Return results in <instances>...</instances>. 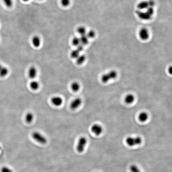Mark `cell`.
I'll use <instances>...</instances> for the list:
<instances>
[{
  "label": "cell",
  "mask_w": 172,
  "mask_h": 172,
  "mask_svg": "<svg viewBox=\"0 0 172 172\" xmlns=\"http://www.w3.org/2000/svg\"><path fill=\"white\" fill-rule=\"evenodd\" d=\"M117 74L116 71L112 70L106 74H104L101 76V81L104 83H106L110 81L115 79L117 77Z\"/></svg>",
  "instance_id": "cell-1"
},
{
  "label": "cell",
  "mask_w": 172,
  "mask_h": 172,
  "mask_svg": "<svg viewBox=\"0 0 172 172\" xmlns=\"http://www.w3.org/2000/svg\"><path fill=\"white\" fill-rule=\"evenodd\" d=\"M142 139L140 137H128L126 138V142L128 145L132 147L140 145L142 142Z\"/></svg>",
  "instance_id": "cell-2"
},
{
  "label": "cell",
  "mask_w": 172,
  "mask_h": 172,
  "mask_svg": "<svg viewBox=\"0 0 172 172\" xmlns=\"http://www.w3.org/2000/svg\"><path fill=\"white\" fill-rule=\"evenodd\" d=\"M32 137L34 140L41 144H45L47 142V140L45 137L38 132H33L32 134Z\"/></svg>",
  "instance_id": "cell-3"
},
{
  "label": "cell",
  "mask_w": 172,
  "mask_h": 172,
  "mask_svg": "<svg viewBox=\"0 0 172 172\" xmlns=\"http://www.w3.org/2000/svg\"><path fill=\"white\" fill-rule=\"evenodd\" d=\"M87 140L85 138L82 137L79 139L77 145L76 147L77 151L79 153H82L84 151L85 146L87 144Z\"/></svg>",
  "instance_id": "cell-4"
},
{
  "label": "cell",
  "mask_w": 172,
  "mask_h": 172,
  "mask_svg": "<svg viewBox=\"0 0 172 172\" xmlns=\"http://www.w3.org/2000/svg\"><path fill=\"white\" fill-rule=\"evenodd\" d=\"M139 36L141 39L143 40H146L148 39L149 37V33L146 28H143L139 32Z\"/></svg>",
  "instance_id": "cell-5"
},
{
  "label": "cell",
  "mask_w": 172,
  "mask_h": 172,
  "mask_svg": "<svg viewBox=\"0 0 172 172\" xmlns=\"http://www.w3.org/2000/svg\"><path fill=\"white\" fill-rule=\"evenodd\" d=\"M91 130L95 135L99 136L103 131V127L98 124H94L91 127Z\"/></svg>",
  "instance_id": "cell-6"
},
{
  "label": "cell",
  "mask_w": 172,
  "mask_h": 172,
  "mask_svg": "<svg viewBox=\"0 0 172 172\" xmlns=\"http://www.w3.org/2000/svg\"><path fill=\"white\" fill-rule=\"evenodd\" d=\"M82 102L81 98H77L72 101L70 104V108L71 109L75 110L80 106L82 104Z\"/></svg>",
  "instance_id": "cell-7"
},
{
  "label": "cell",
  "mask_w": 172,
  "mask_h": 172,
  "mask_svg": "<svg viewBox=\"0 0 172 172\" xmlns=\"http://www.w3.org/2000/svg\"><path fill=\"white\" fill-rule=\"evenodd\" d=\"M51 101L54 105L57 107L61 106L63 102L62 98L59 97H54L51 98Z\"/></svg>",
  "instance_id": "cell-8"
},
{
  "label": "cell",
  "mask_w": 172,
  "mask_h": 172,
  "mask_svg": "<svg viewBox=\"0 0 172 172\" xmlns=\"http://www.w3.org/2000/svg\"><path fill=\"white\" fill-rule=\"evenodd\" d=\"M37 74V70L35 67H31L28 71V76L30 78L33 79L36 77Z\"/></svg>",
  "instance_id": "cell-9"
},
{
  "label": "cell",
  "mask_w": 172,
  "mask_h": 172,
  "mask_svg": "<svg viewBox=\"0 0 172 172\" xmlns=\"http://www.w3.org/2000/svg\"><path fill=\"white\" fill-rule=\"evenodd\" d=\"M32 44L35 47H39L41 45V41L40 37L38 36H35L32 37Z\"/></svg>",
  "instance_id": "cell-10"
},
{
  "label": "cell",
  "mask_w": 172,
  "mask_h": 172,
  "mask_svg": "<svg viewBox=\"0 0 172 172\" xmlns=\"http://www.w3.org/2000/svg\"><path fill=\"white\" fill-rule=\"evenodd\" d=\"M135 98L132 94H129L127 95L125 97L124 101L126 104H130L133 103L135 101Z\"/></svg>",
  "instance_id": "cell-11"
},
{
  "label": "cell",
  "mask_w": 172,
  "mask_h": 172,
  "mask_svg": "<svg viewBox=\"0 0 172 172\" xmlns=\"http://www.w3.org/2000/svg\"><path fill=\"white\" fill-rule=\"evenodd\" d=\"M138 9H139V10H142L143 9H148L149 8V4L148 1H142L139 3L137 6Z\"/></svg>",
  "instance_id": "cell-12"
},
{
  "label": "cell",
  "mask_w": 172,
  "mask_h": 172,
  "mask_svg": "<svg viewBox=\"0 0 172 172\" xmlns=\"http://www.w3.org/2000/svg\"><path fill=\"white\" fill-rule=\"evenodd\" d=\"M149 115L145 112H142L140 113L138 116V119L141 122H145L148 119Z\"/></svg>",
  "instance_id": "cell-13"
},
{
  "label": "cell",
  "mask_w": 172,
  "mask_h": 172,
  "mask_svg": "<svg viewBox=\"0 0 172 172\" xmlns=\"http://www.w3.org/2000/svg\"><path fill=\"white\" fill-rule=\"evenodd\" d=\"M86 59V58L85 56V55H80V56L76 59V63L78 65H82L85 62Z\"/></svg>",
  "instance_id": "cell-14"
},
{
  "label": "cell",
  "mask_w": 172,
  "mask_h": 172,
  "mask_svg": "<svg viewBox=\"0 0 172 172\" xmlns=\"http://www.w3.org/2000/svg\"><path fill=\"white\" fill-rule=\"evenodd\" d=\"M79 38L80 39L81 44L83 46L87 44L88 43L89 38L87 36L86 34L81 36V37Z\"/></svg>",
  "instance_id": "cell-15"
},
{
  "label": "cell",
  "mask_w": 172,
  "mask_h": 172,
  "mask_svg": "<svg viewBox=\"0 0 172 172\" xmlns=\"http://www.w3.org/2000/svg\"><path fill=\"white\" fill-rule=\"evenodd\" d=\"M34 119V115L31 112H28L26 114L25 116V120L27 123H31Z\"/></svg>",
  "instance_id": "cell-16"
},
{
  "label": "cell",
  "mask_w": 172,
  "mask_h": 172,
  "mask_svg": "<svg viewBox=\"0 0 172 172\" xmlns=\"http://www.w3.org/2000/svg\"><path fill=\"white\" fill-rule=\"evenodd\" d=\"M8 69L6 67H3L0 69V76L5 77L8 75Z\"/></svg>",
  "instance_id": "cell-17"
},
{
  "label": "cell",
  "mask_w": 172,
  "mask_h": 172,
  "mask_svg": "<svg viewBox=\"0 0 172 172\" xmlns=\"http://www.w3.org/2000/svg\"><path fill=\"white\" fill-rule=\"evenodd\" d=\"M39 87V83L36 81H33L30 83V87L33 90H37Z\"/></svg>",
  "instance_id": "cell-18"
},
{
  "label": "cell",
  "mask_w": 172,
  "mask_h": 172,
  "mask_svg": "<svg viewBox=\"0 0 172 172\" xmlns=\"http://www.w3.org/2000/svg\"><path fill=\"white\" fill-rule=\"evenodd\" d=\"M71 88L74 92H77L80 88V85L77 82H74L71 84Z\"/></svg>",
  "instance_id": "cell-19"
},
{
  "label": "cell",
  "mask_w": 172,
  "mask_h": 172,
  "mask_svg": "<svg viewBox=\"0 0 172 172\" xmlns=\"http://www.w3.org/2000/svg\"><path fill=\"white\" fill-rule=\"evenodd\" d=\"M3 1L4 5L8 8H11L14 5L13 0H3Z\"/></svg>",
  "instance_id": "cell-20"
},
{
  "label": "cell",
  "mask_w": 172,
  "mask_h": 172,
  "mask_svg": "<svg viewBox=\"0 0 172 172\" xmlns=\"http://www.w3.org/2000/svg\"><path fill=\"white\" fill-rule=\"evenodd\" d=\"M78 33L81 36L85 35L87 34V30L84 27H80L77 29Z\"/></svg>",
  "instance_id": "cell-21"
},
{
  "label": "cell",
  "mask_w": 172,
  "mask_h": 172,
  "mask_svg": "<svg viewBox=\"0 0 172 172\" xmlns=\"http://www.w3.org/2000/svg\"><path fill=\"white\" fill-rule=\"evenodd\" d=\"M79 56H80V52L76 49L73 50L71 54V57L73 59H76Z\"/></svg>",
  "instance_id": "cell-22"
},
{
  "label": "cell",
  "mask_w": 172,
  "mask_h": 172,
  "mask_svg": "<svg viewBox=\"0 0 172 172\" xmlns=\"http://www.w3.org/2000/svg\"><path fill=\"white\" fill-rule=\"evenodd\" d=\"M72 43L73 46H77L81 44L80 38L76 37H74L72 39Z\"/></svg>",
  "instance_id": "cell-23"
},
{
  "label": "cell",
  "mask_w": 172,
  "mask_h": 172,
  "mask_svg": "<svg viewBox=\"0 0 172 172\" xmlns=\"http://www.w3.org/2000/svg\"><path fill=\"white\" fill-rule=\"evenodd\" d=\"M129 169L131 172H141L139 168L135 165L130 166Z\"/></svg>",
  "instance_id": "cell-24"
},
{
  "label": "cell",
  "mask_w": 172,
  "mask_h": 172,
  "mask_svg": "<svg viewBox=\"0 0 172 172\" xmlns=\"http://www.w3.org/2000/svg\"><path fill=\"white\" fill-rule=\"evenodd\" d=\"M88 38H93L95 36L96 32L93 30H90L86 34Z\"/></svg>",
  "instance_id": "cell-25"
},
{
  "label": "cell",
  "mask_w": 172,
  "mask_h": 172,
  "mask_svg": "<svg viewBox=\"0 0 172 172\" xmlns=\"http://www.w3.org/2000/svg\"><path fill=\"white\" fill-rule=\"evenodd\" d=\"M61 4L64 7H67L70 5L71 3L70 0H61Z\"/></svg>",
  "instance_id": "cell-26"
},
{
  "label": "cell",
  "mask_w": 172,
  "mask_h": 172,
  "mask_svg": "<svg viewBox=\"0 0 172 172\" xmlns=\"http://www.w3.org/2000/svg\"><path fill=\"white\" fill-rule=\"evenodd\" d=\"M1 172H13L11 169L6 167H4L2 168L1 169Z\"/></svg>",
  "instance_id": "cell-27"
},
{
  "label": "cell",
  "mask_w": 172,
  "mask_h": 172,
  "mask_svg": "<svg viewBox=\"0 0 172 172\" xmlns=\"http://www.w3.org/2000/svg\"><path fill=\"white\" fill-rule=\"evenodd\" d=\"M77 49H76L78 50V51H79V52H81L82 51H83V49H84V46L83 45L80 44L78 46H77Z\"/></svg>",
  "instance_id": "cell-28"
},
{
  "label": "cell",
  "mask_w": 172,
  "mask_h": 172,
  "mask_svg": "<svg viewBox=\"0 0 172 172\" xmlns=\"http://www.w3.org/2000/svg\"><path fill=\"white\" fill-rule=\"evenodd\" d=\"M168 74L172 75V66H170L168 67Z\"/></svg>",
  "instance_id": "cell-29"
},
{
  "label": "cell",
  "mask_w": 172,
  "mask_h": 172,
  "mask_svg": "<svg viewBox=\"0 0 172 172\" xmlns=\"http://www.w3.org/2000/svg\"><path fill=\"white\" fill-rule=\"evenodd\" d=\"M22 1L24 2H28L30 0H22Z\"/></svg>",
  "instance_id": "cell-30"
},
{
  "label": "cell",
  "mask_w": 172,
  "mask_h": 172,
  "mask_svg": "<svg viewBox=\"0 0 172 172\" xmlns=\"http://www.w3.org/2000/svg\"><path fill=\"white\" fill-rule=\"evenodd\" d=\"M2 68V65H1V64H0V69H1V68Z\"/></svg>",
  "instance_id": "cell-31"
},
{
  "label": "cell",
  "mask_w": 172,
  "mask_h": 172,
  "mask_svg": "<svg viewBox=\"0 0 172 172\" xmlns=\"http://www.w3.org/2000/svg\"><path fill=\"white\" fill-rule=\"evenodd\" d=\"M1 146H0V150L1 149Z\"/></svg>",
  "instance_id": "cell-32"
},
{
  "label": "cell",
  "mask_w": 172,
  "mask_h": 172,
  "mask_svg": "<svg viewBox=\"0 0 172 172\" xmlns=\"http://www.w3.org/2000/svg\"><path fill=\"white\" fill-rule=\"evenodd\" d=\"M38 1H42V0H38Z\"/></svg>",
  "instance_id": "cell-33"
}]
</instances>
